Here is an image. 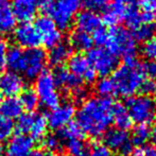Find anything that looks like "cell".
Here are the masks:
<instances>
[{"label": "cell", "instance_id": "obj_1", "mask_svg": "<svg viewBox=\"0 0 156 156\" xmlns=\"http://www.w3.org/2000/svg\"><path fill=\"white\" fill-rule=\"evenodd\" d=\"M114 103L109 98L94 97L83 101L76 113V122L83 134L93 138L104 135L113 123Z\"/></svg>", "mask_w": 156, "mask_h": 156}, {"label": "cell", "instance_id": "obj_2", "mask_svg": "<svg viewBox=\"0 0 156 156\" xmlns=\"http://www.w3.org/2000/svg\"><path fill=\"white\" fill-rule=\"evenodd\" d=\"M146 76L142 70V64L135 58H126L121 66H118L113 72L112 82L115 88V94L131 98L140 90Z\"/></svg>", "mask_w": 156, "mask_h": 156}, {"label": "cell", "instance_id": "obj_3", "mask_svg": "<svg viewBox=\"0 0 156 156\" xmlns=\"http://www.w3.org/2000/svg\"><path fill=\"white\" fill-rule=\"evenodd\" d=\"M105 46L112 54L124 60L135 58L137 51V44L132 33L122 27H113L109 30Z\"/></svg>", "mask_w": 156, "mask_h": 156}, {"label": "cell", "instance_id": "obj_4", "mask_svg": "<svg viewBox=\"0 0 156 156\" xmlns=\"http://www.w3.org/2000/svg\"><path fill=\"white\" fill-rule=\"evenodd\" d=\"M80 6L79 0H55L46 4V12L58 29L67 30L79 13Z\"/></svg>", "mask_w": 156, "mask_h": 156}, {"label": "cell", "instance_id": "obj_5", "mask_svg": "<svg viewBox=\"0 0 156 156\" xmlns=\"http://www.w3.org/2000/svg\"><path fill=\"white\" fill-rule=\"evenodd\" d=\"M126 109L132 121L137 124L148 125L156 118V101L144 94L131 97L127 100Z\"/></svg>", "mask_w": 156, "mask_h": 156}, {"label": "cell", "instance_id": "obj_6", "mask_svg": "<svg viewBox=\"0 0 156 156\" xmlns=\"http://www.w3.org/2000/svg\"><path fill=\"white\" fill-rule=\"evenodd\" d=\"M47 62V54L41 48L23 49L18 74L23 73L28 80H35L45 71Z\"/></svg>", "mask_w": 156, "mask_h": 156}, {"label": "cell", "instance_id": "obj_7", "mask_svg": "<svg viewBox=\"0 0 156 156\" xmlns=\"http://www.w3.org/2000/svg\"><path fill=\"white\" fill-rule=\"evenodd\" d=\"M34 91L38 98L39 104L45 108L53 109L60 104L61 94L51 72L44 71L38 78L35 79Z\"/></svg>", "mask_w": 156, "mask_h": 156}, {"label": "cell", "instance_id": "obj_8", "mask_svg": "<svg viewBox=\"0 0 156 156\" xmlns=\"http://www.w3.org/2000/svg\"><path fill=\"white\" fill-rule=\"evenodd\" d=\"M87 60L91 65L97 76L107 78L118 67V58L102 47L90 49L87 54Z\"/></svg>", "mask_w": 156, "mask_h": 156}, {"label": "cell", "instance_id": "obj_9", "mask_svg": "<svg viewBox=\"0 0 156 156\" xmlns=\"http://www.w3.org/2000/svg\"><path fill=\"white\" fill-rule=\"evenodd\" d=\"M33 25H34L37 34H38L41 44H43L45 47L50 49L56 44L60 43L62 39L61 30L47 15L38 16L35 19V23Z\"/></svg>", "mask_w": 156, "mask_h": 156}, {"label": "cell", "instance_id": "obj_10", "mask_svg": "<svg viewBox=\"0 0 156 156\" xmlns=\"http://www.w3.org/2000/svg\"><path fill=\"white\" fill-rule=\"evenodd\" d=\"M104 146L122 156H129L133 152V144L129 134L119 129H109L104 134Z\"/></svg>", "mask_w": 156, "mask_h": 156}, {"label": "cell", "instance_id": "obj_11", "mask_svg": "<svg viewBox=\"0 0 156 156\" xmlns=\"http://www.w3.org/2000/svg\"><path fill=\"white\" fill-rule=\"evenodd\" d=\"M74 115H76V108L71 102L66 101L64 103H60L58 106L51 109L48 115V126L60 131L72 121Z\"/></svg>", "mask_w": 156, "mask_h": 156}, {"label": "cell", "instance_id": "obj_12", "mask_svg": "<svg viewBox=\"0 0 156 156\" xmlns=\"http://www.w3.org/2000/svg\"><path fill=\"white\" fill-rule=\"evenodd\" d=\"M68 70L73 76L79 78L81 81H85L86 83H94L96 81L97 74L93 69L91 65L85 55L81 53H76L70 56L68 60Z\"/></svg>", "mask_w": 156, "mask_h": 156}, {"label": "cell", "instance_id": "obj_13", "mask_svg": "<svg viewBox=\"0 0 156 156\" xmlns=\"http://www.w3.org/2000/svg\"><path fill=\"white\" fill-rule=\"evenodd\" d=\"M13 37L18 47H20L21 49L38 48V46L41 45L36 29L34 25L30 23H21L19 26L15 27L13 31Z\"/></svg>", "mask_w": 156, "mask_h": 156}, {"label": "cell", "instance_id": "obj_14", "mask_svg": "<svg viewBox=\"0 0 156 156\" xmlns=\"http://www.w3.org/2000/svg\"><path fill=\"white\" fill-rule=\"evenodd\" d=\"M34 149V140L30 136L16 134L6 142L4 154L5 156H29Z\"/></svg>", "mask_w": 156, "mask_h": 156}, {"label": "cell", "instance_id": "obj_15", "mask_svg": "<svg viewBox=\"0 0 156 156\" xmlns=\"http://www.w3.org/2000/svg\"><path fill=\"white\" fill-rule=\"evenodd\" d=\"M52 76H53L56 86L68 91L71 94H74L76 91L84 88L82 81L79 78H76V76H73L64 66L55 67L54 71L52 72Z\"/></svg>", "mask_w": 156, "mask_h": 156}, {"label": "cell", "instance_id": "obj_16", "mask_svg": "<svg viewBox=\"0 0 156 156\" xmlns=\"http://www.w3.org/2000/svg\"><path fill=\"white\" fill-rule=\"evenodd\" d=\"M26 83L20 74L13 71H6L0 74V93L6 98L16 97L25 89Z\"/></svg>", "mask_w": 156, "mask_h": 156}, {"label": "cell", "instance_id": "obj_17", "mask_svg": "<svg viewBox=\"0 0 156 156\" xmlns=\"http://www.w3.org/2000/svg\"><path fill=\"white\" fill-rule=\"evenodd\" d=\"M11 8L16 20L18 19L21 23H30L36 15L38 3L36 0H13Z\"/></svg>", "mask_w": 156, "mask_h": 156}, {"label": "cell", "instance_id": "obj_18", "mask_svg": "<svg viewBox=\"0 0 156 156\" xmlns=\"http://www.w3.org/2000/svg\"><path fill=\"white\" fill-rule=\"evenodd\" d=\"M74 19H76V30L88 33V34L94 33L96 30L102 27L101 17L93 11L85 10L79 12Z\"/></svg>", "mask_w": 156, "mask_h": 156}, {"label": "cell", "instance_id": "obj_19", "mask_svg": "<svg viewBox=\"0 0 156 156\" xmlns=\"http://www.w3.org/2000/svg\"><path fill=\"white\" fill-rule=\"evenodd\" d=\"M72 53V48L66 41H61L58 44L50 48L49 53L47 55V60L49 61L50 64H52L55 67L63 66L68 60L70 58Z\"/></svg>", "mask_w": 156, "mask_h": 156}, {"label": "cell", "instance_id": "obj_20", "mask_svg": "<svg viewBox=\"0 0 156 156\" xmlns=\"http://www.w3.org/2000/svg\"><path fill=\"white\" fill-rule=\"evenodd\" d=\"M23 108L20 101L16 97H11L1 100L0 102V116L9 120L17 119L23 114Z\"/></svg>", "mask_w": 156, "mask_h": 156}, {"label": "cell", "instance_id": "obj_21", "mask_svg": "<svg viewBox=\"0 0 156 156\" xmlns=\"http://www.w3.org/2000/svg\"><path fill=\"white\" fill-rule=\"evenodd\" d=\"M16 27V18L12 8L6 2H0V35L13 32Z\"/></svg>", "mask_w": 156, "mask_h": 156}, {"label": "cell", "instance_id": "obj_22", "mask_svg": "<svg viewBox=\"0 0 156 156\" xmlns=\"http://www.w3.org/2000/svg\"><path fill=\"white\" fill-rule=\"evenodd\" d=\"M126 5L119 1H115L111 6L106 8L104 10V14L101 19L103 23L107 26H113L115 27L120 20L123 19Z\"/></svg>", "mask_w": 156, "mask_h": 156}, {"label": "cell", "instance_id": "obj_23", "mask_svg": "<svg viewBox=\"0 0 156 156\" xmlns=\"http://www.w3.org/2000/svg\"><path fill=\"white\" fill-rule=\"evenodd\" d=\"M69 45L71 46V48L78 50V51H87V50L91 49L94 45V41L90 34L76 30L70 35Z\"/></svg>", "mask_w": 156, "mask_h": 156}, {"label": "cell", "instance_id": "obj_24", "mask_svg": "<svg viewBox=\"0 0 156 156\" xmlns=\"http://www.w3.org/2000/svg\"><path fill=\"white\" fill-rule=\"evenodd\" d=\"M113 122L116 124V129H122V131H126L132 126L133 121L127 113L126 107L121 104H114Z\"/></svg>", "mask_w": 156, "mask_h": 156}, {"label": "cell", "instance_id": "obj_25", "mask_svg": "<svg viewBox=\"0 0 156 156\" xmlns=\"http://www.w3.org/2000/svg\"><path fill=\"white\" fill-rule=\"evenodd\" d=\"M48 131V122L47 117L41 114H34L33 122L30 129V137L33 140H43L44 137L47 135Z\"/></svg>", "mask_w": 156, "mask_h": 156}, {"label": "cell", "instance_id": "obj_26", "mask_svg": "<svg viewBox=\"0 0 156 156\" xmlns=\"http://www.w3.org/2000/svg\"><path fill=\"white\" fill-rule=\"evenodd\" d=\"M66 150L69 153V156H88L90 147L82 138H79L68 140L66 142Z\"/></svg>", "mask_w": 156, "mask_h": 156}, {"label": "cell", "instance_id": "obj_27", "mask_svg": "<svg viewBox=\"0 0 156 156\" xmlns=\"http://www.w3.org/2000/svg\"><path fill=\"white\" fill-rule=\"evenodd\" d=\"M156 34V25L155 23H141L136 29L133 30V37L136 41H144L155 37Z\"/></svg>", "mask_w": 156, "mask_h": 156}, {"label": "cell", "instance_id": "obj_28", "mask_svg": "<svg viewBox=\"0 0 156 156\" xmlns=\"http://www.w3.org/2000/svg\"><path fill=\"white\" fill-rule=\"evenodd\" d=\"M151 137V129L148 125L138 124L132 133V144H136L137 147H141L150 139Z\"/></svg>", "mask_w": 156, "mask_h": 156}, {"label": "cell", "instance_id": "obj_29", "mask_svg": "<svg viewBox=\"0 0 156 156\" xmlns=\"http://www.w3.org/2000/svg\"><path fill=\"white\" fill-rule=\"evenodd\" d=\"M23 108L28 111V113H32L35 108H37L39 102L34 89H23V91L20 94L19 98Z\"/></svg>", "mask_w": 156, "mask_h": 156}, {"label": "cell", "instance_id": "obj_30", "mask_svg": "<svg viewBox=\"0 0 156 156\" xmlns=\"http://www.w3.org/2000/svg\"><path fill=\"white\" fill-rule=\"evenodd\" d=\"M140 15H141V13H139V11L134 8V6H126V10H125L123 16L125 25L132 30L136 29L138 26H140L142 23Z\"/></svg>", "mask_w": 156, "mask_h": 156}, {"label": "cell", "instance_id": "obj_31", "mask_svg": "<svg viewBox=\"0 0 156 156\" xmlns=\"http://www.w3.org/2000/svg\"><path fill=\"white\" fill-rule=\"evenodd\" d=\"M60 138L62 140H71V139H79V138L83 137V132L79 127L76 123H72L70 122L68 125H66L64 129H60V134H58Z\"/></svg>", "mask_w": 156, "mask_h": 156}, {"label": "cell", "instance_id": "obj_32", "mask_svg": "<svg viewBox=\"0 0 156 156\" xmlns=\"http://www.w3.org/2000/svg\"><path fill=\"white\" fill-rule=\"evenodd\" d=\"M96 91L101 98H108V97L115 94V88L112 82V79L102 78L97 82Z\"/></svg>", "mask_w": 156, "mask_h": 156}, {"label": "cell", "instance_id": "obj_33", "mask_svg": "<svg viewBox=\"0 0 156 156\" xmlns=\"http://www.w3.org/2000/svg\"><path fill=\"white\" fill-rule=\"evenodd\" d=\"M33 118H34V114L33 113H23L17 118V122L14 126L17 129L18 134H23V135L29 134L33 122Z\"/></svg>", "mask_w": 156, "mask_h": 156}, {"label": "cell", "instance_id": "obj_34", "mask_svg": "<svg viewBox=\"0 0 156 156\" xmlns=\"http://www.w3.org/2000/svg\"><path fill=\"white\" fill-rule=\"evenodd\" d=\"M41 141H43V146L45 148L46 152L53 154L54 152H56V151H58L61 149L63 140L61 139L58 135H53V134H49L48 135L47 134Z\"/></svg>", "mask_w": 156, "mask_h": 156}, {"label": "cell", "instance_id": "obj_35", "mask_svg": "<svg viewBox=\"0 0 156 156\" xmlns=\"http://www.w3.org/2000/svg\"><path fill=\"white\" fill-rule=\"evenodd\" d=\"M14 129L15 126L12 120H9L0 116V142L10 139L12 137Z\"/></svg>", "mask_w": 156, "mask_h": 156}, {"label": "cell", "instance_id": "obj_36", "mask_svg": "<svg viewBox=\"0 0 156 156\" xmlns=\"http://www.w3.org/2000/svg\"><path fill=\"white\" fill-rule=\"evenodd\" d=\"M80 4L87 9L88 11L93 12H98V11H103L107 8L108 0H79Z\"/></svg>", "mask_w": 156, "mask_h": 156}, {"label": "cell", "instance_id": "obj_37", "mask_svg": "<svg viewBox=\"0 0 156 156\" xmlns=\"http://www.w3.org/2000/svg\"><path fill=\"white\" fill-rule=\"evenodd\" d=\"M142 54L149 61L156 63V37L148 41L142 47Z\"/></svg>", "mask_w": 156, "mask_h": 156}, {"label": "cell", "instance_id": "obj_38", "mask_svg": "<svg viewBox=\"0 0 156 156\" xmlns=\"http://www.w3.org/2000/svg\"><path fill=\"white\" fill-rule=\"evenodd\" d=\"M141 93H144V96L148 97H156V80H152V79H146L144 81L140 88Z\"/></svg>", "mask_w": 156, "mask_h": 156}, {"label": "cell", "instance_id": "obj_39", "mask_svg": "<svg viewBox=\"0 0 156 156\" xmlns=\"http://www.w3.org/2000/svg\"><path fill=\"white\" fill-rule=\"evenodd\" d=\"M88 156H113V153L104 144H97L93 148H90Z\"/></svg>", "mask_w": 156, "mask_h": 156}, {"label": "cell", "instance_id": "obj_40", "mask_svg": "<svg viewBox=\"0 0 156 156\" xmlns=\"http://www.w3.org/2000/svg\"><path fill=\"white\" fill-rule=\"evenodd\" d=\"M107 35H108V32L106 31V29H104L103 27L99 28L98 30H96V31L93 33L94 43H96L97 45H99V46L105 45L106 39H107Z\"/></svg>", "mask_w": 156, "mask_h": 156}, {"label": "cell", "instance_id": "obj_41", "mask_svg": "<svg viewBox=\"0 0 156 156\" xmlns=\"http://www.w3.org/2000/svg\"><path fill=\"white\" fill-rule=\"evenodd\" d=\"M138 4L144 13L153 15L156 13V0H138Z\"/></svg>", "mask_w": 156, "mask_h": 156}, {"label": "cell", "instance_id": "obj_42", "mask_svg": "<svg viewBox=\"0 0 156 156\" xmlns=\"http://www.w3.org/2000/svg\"><path fill=\"white\" fill-rule=\"evenodd\" d=\"M142 70L146 76L152 80H156V63L152 61H148V62L142 64Z\"/></svg>", "mask_w": 156, "mask_h": 156}, {"label": "cell", "instance_id": "obj_43", "mask_svg": "<svg viewBox=\"0 0 156 156\" xmlns=\"http://www.w3.org/2000/svg\"><path fill=\"white\" fill-rule=\"evenodd\" d=\"M9 50V45L6 41L2 37H0V70L5 67L6 53Z\"/></svg>", "mask_w": 156, "mask_h": 156}, {"label": "cell", "instance_id": "obj_44", "mask_svg": "<svg viewBox=\"0 0 156 156\" xmlns=\"http://www.w3.org/2000/svg\"><path fill=\"white\" fill-rule=\"evenodd\" d=\"M29 156H54V155L43 150H35V151H33Z\"/></svg>", "mask_w": 156, "mask_h": 156}, {"label": "cell", "instance_id": "obj_45", "mask_svg": "<svg viewBox=\"0 0 156 156\" xmlns=\"http://www.w3.org/2000/svg\"><path fill=\"white\" fill-rule=\"evenodd\" d=\"M116 1H119L123 4H131V3H134L136 0H116Z\"/></svg>", "mask_w": 156, "mask_h": 156}, {"label": "cell", "instance_id": "obj_46", "mask_svg": "<svg viewBox=\"0 0 156 156\" xmlns=\"http://www.w3.org/2000/svg\"><path fill=\"white\" fill-rule=\"evenodd\" d=\"M38 4H48L49 2H51V0H36Z\"/></svg>", "mask_w": 156, "mask_h": 156}, {"label": "cell", "instance_id": "obj_47", "mask_svg": "<svg viewBox=\"0 0 156 156\" xmlns=\"http://www.w3.org/2000/svg\"><path fill=\"white\" fill-rule=\"evenodd\" d=\"M153 134H154V136L156 137V123L154 125V127H153Z\"/></svg>", "mask_w": 156, "mask_h": 156}, {"label": "cell", "instance_id": "obj_48", "mask_svg": "<svg viewBox=\"0 0 156 156\" xmlns=\"http://www.w3.org/2000/svg\"><path fill=\"white\" fill-rule=\"evenodd\" d=\"M3 153V148H2L1 144H0V156H1V154Z\"/></svg>", "mask_w": 156, "mask_h": 156}, {"label": "cell", "instance_id": "obj_49", "mask_svg": "<svg viewBox=\"0 0 156 156\" xmlns=\"http://www.w3.org/2000/svg\"><path fill=\"white\" fill-rule=\"evenodd\" d=\"M1 100H2V94L0 93V102H1Z\"/></svg>", "mask_w": 156, "mask_h": 156}, {"label": "cell", "instance_id": "obj_50", "mask_svg": "<svg viewBox=\"0 0 156 156\" xmlns=\"http://www.w3.org/2000/svg\"><path fill=\"white\" fill-rule=\"evenodd\" d=\"M153 146H154V149H155V152H156V142H155V144H153Z\"/></svg>", "mask_w": 156, "mask_h": 156}, {"label": "cell", "instance_id": "obj_51", "mask_svg": "<svg viewBox=\"0 0 156 156\" xmlns=\"http://www.w3.org/2000/svg\"><path fill=\"white\" fill-rule=\"evenodd\" d=\"M6 0H0V2H5Z\"/></svg>", "mask_w": 156, "mask_h": 156}]
</instances>
